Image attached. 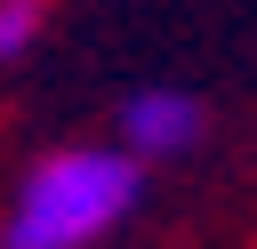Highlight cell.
Returning a JSON list of instances; mask_svg holds the SVG:
<instances>
[{
    "mask_svg": "<svg viewBox=\"0 0 257 249\" xmlns=\"http://www.w3.org/2000/svg\"><path fill=\"white\" fill-rule=\"evenodd\" d=\"M201 137V104L185 88H137L120 104V153L128 161H169Z\"/></svg>",
    "mask_w": 257,
    "mask_h": 249,
    "instance_id": "7a4b0ae2",
    "label": "cell"
},
{
    "mask_svg": "<svg viewBox=\"0 0 257 249\" xmlns=\"http://www.w3.org/2000/svg\"><path fill=\"white\" fill-rule=\"evenodd\" d=\"M137 185L145 177L120 145H64L24 169L8 225H0V249H88L96 233H112L137 209Z\"/></svg>",
    "mask_w": 257,
    "mask_h": 249,
    "instance_id": "6da1fadb",
    "label": "cell"
},
{
    "mask_svg": "<svg viewBox=\"0 0 257 249\" xmlns=\"http://www.w3.org/2000/svg\"><path fill=\"white\" fill-rule=\"evenodd\" d=\"M40 24H48V0H0V64H16V56H32V40H40Z\"/></svg>",
    "mask_w": 257,
    "mask_h": 249,
    "instance_id": "3957f363",
    "label": "cell"
}]
</instances>
